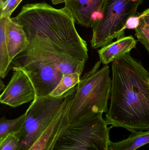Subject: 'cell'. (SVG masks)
Listing matches in <instances>:
<instances>
[{
    "label": "cell",
    "mask_w": 149,
    "mask_h": 150,
    "mask_svg": "<svg viewBox=\"0 0 149 150\" xmlns=\"http://www.w3.org/2000/svg\"><path fill=\"white\" fill-rule=\"evenodd\" d=\"M149 73L130 53L112 62L110 104L106 120L130 132L149 129Z\"/></svg>",
    "instance_id": "1"
},
{
    "label": "cell",
    "mask_w": 149,
    "mask_h": 150,
    "mask_svg": "<svg viewBox=\"0 0 149 150\" xmlns=\"http://www.w3.org/2000/svg\"><path fill=\"white\" fill-rule=\"evenodd\" d=\"M12 18L22 26L29 45L63 58L86 62V42L78 33L72 15L65 7L57 9L45 3L28 4Z\"/></svg>",
    "instance_id": "2"
},
{
    "label": "cell",
    "mask_w": 149,
    "mask_h": 150,
    "mask_svg": "<svg viewBox=\"0 0 149 150\" xmlns=\"http://www.w3.org/2000/svg\"><path fill=\"white\" fill-rule=\"evenodd\" d=\"M22 0H6L1 3L0 17H10L11 14Z\"/></svg>",
    "instance_id": "19"
},
{
    "label": "cell",
    "mask_w": 149,
    "mask_h": 150,
    "mask_svg": "<svg viewBox=\"0 0 149 150\" xmlns=\"http://www.w3.org/2000/svg\"><path fill=\"white\" fill-rule=\"evenodd\" d=\"M149 144V129L131 132L130 135L118 142H111L109 150H136Z\"/></svg>",
    "instance_id": "13"
},
{
    "label": "cell",
    "mask_w": 149,
    "mask_h": 150,
    "mask_svg": "<svg viewBox=\"0 0 149 150\" xmlns=\"http://www.w3.org/2000/svg\"><path fill=\"white\" fill-rule=\"evenodd\" d=\"M5 85L3 83L2 80L1 79V81H0V91H1L3 90H4L5 88Z\"/></svg>",
    "instance_id": "22"
},
{
    "label": "cell",
    "mask_w": 149,
    "mask_h": 150,
    "mask_svg": "<svg viewBox=\"0 0 149 150\" xmlns=\"http://www.w3.org/2000/svg\"><path fill=\"white\" fill-rule=\"evenodd\" d=\"M8 17H0V76L4 78L11 69L6 34Z\"/></svg>",
    "instance_id": "14"
},
{
    "label": "cell",
    "mask_w": 149,
    "mask_h": 150,
    "mask_svg": "<svg viewBox=\"0 0 149 150\" xmlns=\"http://www.w3.org/2000/svg\"><path fill=\"white\" fill-rule=\"evenodd\" d=\"M71 96L66 99L63 110L28 150H53L58 138L70 125L69 112Z\"/></svg>",
    "instance_id": "10"
},
{
    "label": "cell",
    "mask_w": 149,
    "mask_h": 150,
    "mask_svg": "<svg viewBox=\"0 0 149 150\" xmlns=\"http://www.w3.org/2000/svg\"><path fill=\"white\" fill-rule=\"evenodd\" d=\"M81 75L78 73L63 75L61 80L54 90L50 94L52 97L64 95L66 92L77 85L80 81Z\"/></svg>",
    "instance_id": "15"
},
{
    "label": "cell",
    "mask_w": 149,
    "mask_h": 150,
    "mask_svg": "<svg viewBox=\"0 0 149 150\" xmlns=\"http://www.w3.org/2000/svg\"><path fill=\"white\" fill-rule=\"evenodd\" d=\"M136 40L132 36L120 38L98 51L100 61L105 65H108L120 56L130 53L136 47Z\"/></svg>",
    "instance_id": "12"
},
{
    "label": "cell",
    "mask_w": 149,
    "mask_h": 150,
    "mask_svg": "<svg viewBox=\"0 0 149 150\" xmlns=\"http://www.w3.org/2000/svg\"><path fill=\"white\" fill-rule=\"evenodd\" d=\"M6 34L10 62L12 63L17 56L27 50L29 43L22 26L7 18Z\"/></svg>",
    "instance_id": "11"
},
{
    "label": "cell",
    "mask_w": 149,
    "mask_h": 150,
    "mask_svg": "<svg viewBox=\"0 0 149 150\" xmlns=\"http://www.w3.org/2000/svg\"><path fill=\"white\" fill-rule=\"evenodd\" d=\"M141 16L139 14L138 16L131 17L127 21L124 27L125 30L127 29H135L139 25L140 23Z\"/></svg>",
    "instance_id": "20"
},
{
    "label": "cell",
    "mask_w": 149,
    "mask_h": 150,
    "mask_svg": "<svg viewBox=\"0 0 149 150\" xmlns=\"http://www.w3.org/2000/svg\"><path fill=\"white\" fill-rule=\"evenodd\" d=\"M19 142L16 132L11 133L0 141V150H17Z\"/></svg>",
    "instance_id": "18"
},
{
    "label": "cell",
    "mask_w": 149,
    "mask_h": 150,
    "mask_svg": "<svg viewBox=\"0 0 149 150\" xmlns=\"http://www.w3.org/2000/svg\"><path fill=\"white\" fill-rule=\"evenodd\" d=\"M76 86L58 97L36 95L26 111V120L16 132L20 142L17 150H28L63 110L68 95Z\"/></svg>",
    "instance_id": "5"
},
{
    "label": "cell",
    "mask_w": 149,
    "mask_h": 150,
    "mask_svg": "<svg viewBox=\"0 0 149 150\" xmlns=\"http://www.w3.org/2000/svg\"><path fill=\"white\" fill-rule=\"evenodd\" d=\"M26 114L13 120H8L4 116L0 120V141L7 135L19 131L23 126L26 120Z\"/></svg>",
    "instance_id": "16"
},
{
    "label": "cell",
    "mask_w": 149,
    "mask_h": 150,
    "mask_svg": "<svg viewBox=\"0 0 149 150\" xmlns=\"http://www.w3.org/2000/svg\"><path fill=\"white\" fill-rule=\"evenodd\" d=\"M1 1V3L3 2L4 1H6V0H0Z\"/></svg>",
    "instance_id": "23"
},
{
    "label": "cell",
    "mask_w": 149,
    "mask_h": 150,
    "mask_svg": "<svg viewBox=\"0 0 149 150\" xmlns=\"http://www.w3.org/2000/svg\"><path fill=\"white\" fill-rule=\"evenodd\" d=\"M143 0H106L102 16L92 27L91 45L94 49L124 37L127 20L136 16Z\"/></svg>",
    "instance_id": "6"
},
{
    "label": "cell",
    "mask_w": 149,
    "mask_h": 150,
    "mask_svg": "<svg viewBox=\"0 0 149 150\" xmlns=\"http://www.w3.org/2000/svg\"></svg>",
    "instance_id": "24"
},
{
    "label": "cell",
    "mask_w": 149,
    "mask_h": 150,
    "mask_svg": "<svg viewBox=\"0 0 149 150\" xmlns=\"http://www.w3.org/2000/svg\"><path fill=\"white\" fill-rule=\"evenodd\" d=\"M12 77L0 96V102L16 108L33 101L36 98V90L30 79L24 70L12 67Z\"/></svg>",
    "instance_id": "8"
},
{
    "label": "cell",
    "mask_w": 149,
    "mask_h": 150,
    "mask_svg": "<svg viewBox=\"0 0 149 150\" xmlns=\"http://www.w3.org/2000/svg\"><path fill=\"white\" fill-rule=\"evenodd\" d=\"M52 2L54 4L64 3L75 23L92 28L102 16L106 0H52Z\"/></svg>",
    "instance_id": "9"
},
{
    "label": "cell",
    "mask_w": 149,
    "mask_h": 150,
    "mask_svg": "<svg viewBox=\"0 0 149 150\" xmlns=\"http://www.w3.org/2000/svg\"><path fill=\"white\" fill-rule=\"evenodd\" d=\"M141 18L144 20L149 26V8L145 10L143 12L140 14Z\"/></svg>",
    "instance_id": "21"
},
{
    "label": "cell",
    "mask_w": 149,
    "mask_h": 150,
    "mask_svg": "<svg viewBox=\"0 0 149 150\" xmlns=\"http://www.w3.org/2000/svg\"><path fill=\"white\" fill-rule=\"evenodd\" d=\"M137 40L149 52V26L141 18L139 25L135 29Z\"/></svg>",
    "instance_id": "17"
},
{
    "label": "cell",
    "mask_w": 149,
    "mask_h": 150,
    "mask_svg": "<svg viewBox=\"0 0 149 150\" xmlns=\"http://www.w3.org/2000/svg\"><path fill=\"white\" fill-rule=\"evenodd\" d=\"M101 62L80 78L73 95L69 112L70 123L98 113H106L112 86L109 66L100 69Z\"/></svg>",
    "instance_id": "3"
},
{
    "label": "cell",
    "mask_w": 149,
    "mask_h": 150,
    "mask_svg": "<svg viewBox=\"0 0 149 150\" xmlns=\"http://www.w3.org/2000/svg\"><path fill=\"white\" fill-rule=\"evenodd\" d=\"M108 126L103 113L72 122L59 136L53 150H109L112 127Z\"/></svg>",
    "instance_id": "4"
},
{
    "label": "cell",
    "mask_w": 149,
    "mask_h": 150,
    "mask_svg": "<svg viewBox=\"0 0 149 150\" xmlns=\"http://www.w3.org/2000/svg\"><path fill=\"white\" fill-rule=\"evenodd\" d=\"M14 67L25 71L32 82L36 96L46 97L58 84L63 74L59 70L56 62L49 59L18 58Z\"/></svg>",
    "instance_id": "7"
}]
</instances>
